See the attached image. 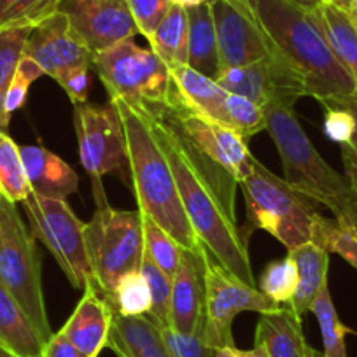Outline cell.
<instances>
[{
  "instance_id": "cell-1",
  "label": "cell",
  "mask_w": 357,
  "mask_h": 357,
  "mask_svg": "<svg viewBox=\"0 0 357 357\" xmlns=\"http://www.w3.org/2000/svg\"><path fill=\"white\" fill-rule=\"evenodd\" d=\"M273 51L305 79L319 102L357 93V84L333 53L314 11L289 0H243Z\"/></svg>"
},
{
  "instance_id": "cell-2",
  "label": "cell",
  "mask_w": 357,
  "mask_h": 357,
  "mask_svg": "<svg viewBox=\"0 0 357 357\" xmlns=\"http://www.w3.org/2000/svg\"><path fill=\"white\" fill-rule=\"evenodd\" d=\"M112 104L118 107L125 126L128 170L139 205L137 208L174 236L184 250L200 257L207 247L200 242L188 219L174 172L146 116L123 102Z\"/></svg>"
},
{
  "instance_id": "cell-3",
  "label": "cell",
  "mask_w": 357,
  "mask_h": 357,
  "mask_svg": "<svg viewBox=\"0 0 357 357\" xmlns=\"http://www.w3.org/2000/svg\"><path fill=\"white\" fill-rule=\"evenodd\" d=\"M146 119L170 163L184 211L200 242L231 275L256 287L247 243L243 242L236 222L226 215L211 188L202 181L200 175L184 156L175 137L156 119L149 116H146Z\"/></svg>"
},
{
  "instance_id": "cell-4",
  "label": "cell",
  "mask_w": 357,
  "mask_h": 357,
  "mask_svg": "<svg viewBox=\"0 0 357 357\" xmlns=\"http://www.w3.org/2000/svg\"><path fill=\"white\" fill-rule=\"evenodd\" d=\"M266 130L275 142L284 181L315 204L324 205L342 225L357 228V193L347 175L338 174L310 142L293 109L263 107Z\"/></svg>"
},
{
  "instance_id": "cell-5",
  "label": "cell",
  "mask_w": 357,
  "mask_h": 357,
  "mask_svg": "<svg viewBox=\"0 0 357 357\" xmlns=\"http://www.w3.org/2000/svg\"><path fill=\"white\" fill-rule=\"evenodd\" d=\"M240 186L247 205V226L240 229L243 242H249L254 229L270 233L287 250L312 242L314 222L319 215L314 200L277 177L256 158Z\"/></svg>"
},
{
  "instance_id": "cell-6",
  "label": "cell",
  "mask_w": 357,
  "mask_h": 357,
  "mask_svg": "<svg viewBox=\"0 0 357 357\" xmlns=\"http://www.w3.org/2000/svg\"><path fill=\"white\" fill-rule=\"evenodd\" d=\"M97 212L84 225V242L93 282L105 300H111L119 280L130 272L140 270L144 243V214L137 211H118L111 207L104 188H95Z\"/></svg>"
},
{
  "instance_id": "cell-7",
  "label": "cell",
  "mask_w": 357,
  "mask_h": 357,
  "mask_svg": "<svg viewBox=\"0 0 357 357\" xmlns=\"http://www.w3.org/2000/svg\"><path fill=\"white\" fill-rule=\"evenodd\" d=\"M0 284L18 301L44 342L53 336L40 284L36 238L25 228L16 204L0 195Z\"/></svg>"
},
{
  "instance_id": "cell-8",
  "label": "cell",
  "mask_w": 357,
  "mask_h": 357,
  "mask_svg": "<svg viewBox=\"0 0 357 357\" xmlns=\"http://www.w3.org/2000/svg\"><path fill=\"white\" fill-rule=\"evenodd\" d=\"M93 67L111 102H123L135 111L165 104L170 93V68L153 50L126 39L95 54Z\"/></svg>"
},
{
  "instance_id": "cell-9",
  "label": "cell",
  "mask_w": 357,
  "mask_h": 357,
  "mask_svg": "<svg viewBox=\"0 0 357 357\" xmlns=\"http://www.w3.org/2000/svg\"><path fill=\"white\" fill-rule=\"evenodd\" d=\"M23 207L33 238L50 249L72 286L84 289L86 284L93 282L86 252L84 222L79 221L67 200L30 193Z\"/></svg>"
},
{
  "instance_id": "cell-10",
  "label": "cell",
  "mask_w": 357,
  "mask_h": 357,
  "mask_svg": "<svg viewBox=\"0 0 357 357\" xmlns=\"http://www.w3.org/2000/svg\"><path fill=\"white\" fill-rule=\"evenodd\" d=\"M205 286V342L212 349L235 347L231 326L240 312L268 314L282 308L257 287L236 279L207 249L200 256Z\"/></svg>"
},
{
  "instance_id": "cell-11",
  "label": "cell",
  "mask_w": 357,
  "mask_h": 357,
  "mask_svg": "<svg viewBox=\"0 0 357 357\" xmlns=\"http://www.w3.org/2000/svg\"><path fill=\"white\" fill-rule=\"evenodd\" d=\"M77 132L79 160L93 188L102 186V177L107 174L121 175L128 168L126 137L121 116L114 104H79L74 111Z\"/></svg>"
},
{
  "instance_id": "cell-12",
  "label": "cell",
  "mask_w": 357,
  "mask_h": 357,
  "mask_svg": "<svg viewBox=\"0 0 357 357\" xmlns=\"http://www.w3.org/2000/svg\"><path fill=\"white\" fill-rule=\"evenodd\" d=\"M215 81L226 91L249 98L261 109L268 105L293 109L300 98L310 97L303 75L277 53L256 63L228 68Z\"/></svg>"
},
{
  "instance_id": "cell-13",
  "label": "cell",
  "mask_w": 357,
  "mask_h": 357,
  "mask_svg": "<svg viewBox=\"0 0 357 357\" xmlns=\"http://www.w3.org/2000/svg\"><path fill=\"white\" fill-rule=\"evenodd\" d=\"M208 4L214 16L221 72L275 54L243 0H208Z\"/></svg>"
},
{
  "instance_id": "cell-14",
  "label": "cell",
  "mask_w": 357,
  "mask_h": 357,
  "mask_svg": "<svg viewBox=\"0 0 357 357\" xmlns=\"http://www.w3.org/2000/svg\"><path fill=\"white\" fill-rule=\"evenodd\" d=\"M60 13L95 54L139 33L128 0H63Z\"/></svg>"
},
{
  "instance_id": "cell-15",
  "label": "cell",
  "mask_w": 357,
  "mask_h": 357,
  "mask_svg": "<svg viewBox=\"0 0 357 357\" xmlns=\"http://www.w3.org/2000/svg\"><path fill=\"white\" fill-rule=\"evenodd\" d=\"M23 56L36 61L54 81L72 68H91L95 61L93 51L79 39L60 11L30 30Z\"/></svg>"
},
{
  "instance_id": "cell-16",
  "label": "cell",
  "mask_w": 357,
  "mask_h": 357,
  "mask_svg": "<svg viewBox=\"0 0 357 357\" xmlns=\"http://www.w3.org/2000/svg\"><path fill=\"white\" fill-rule=\"evenodd\" d=\"M82 291L84 294L60 333L84 356L98 357L107 347L112 308L95 282L86 284Z\"/></svg>"
},
{
  "instance_id": "cell-17",
  "label": "cell",
  "mask_w": 357,
  "mask_h": 357,
  "mask_svg": "<svg viewBox=\"0 0 357 357\" xmlns=\"http://www.w3.org/2000/svg\"><path fill=\"white\" fill-rule=\"evenodd\" d=\"M205 321V286L202 259L183 250L181 264L172 277L170 328L183 335H193Z\"/></svg>"
},
{
  "instance_id": "cell-18",
  "label": "cell",
  "mask_w": 357,
  "mask_h": 357,
  "mask_svg": "<svg viewBox=\"0 0 357 357\" xmlns=\"http://www.w3.org/2000/svg\"><path fill=\"white\" fill-rule=\"evenodd\" d=\"M254 345L263 347L268 357H319L305 338L301 317L291 307L259 314Z\"/></svg>"
},
{
  "instance_id": "cell-19",
  "label": "cell",
  "mask_w": 357,
  "mask_h": 357,
  "mask_svg": "<svg viewBox=\"0 0 357 357\" xmlns=\"http://www.w3.org/2000/svg\"><path fill=\"white\" fill-rule=\"evenodd\" d=\"M20 153L32 193L67 200L77 191V174L60 156L43 146H20Z\"/></svg>"
},
{
  "instance_id": "cell-20",
  "label": "cell",
  "mask_w": 357,
  "mask_h": 357,
  "mask_svg": "<svg viewBox=\"0 0 357 357\" xmlns=\"http://www.w3.org/2000/svg\"><path fill=\"white\" fill-rule=\"evenodd\" d=\"M107 347L118 357H174L160 326L147 315H126L112 312Z\"/></svg>"
},
{
  "instance_id": "cell-21",
  "label": "cell",
  "mask_w": 357,
  "mask_h": 357,
  "mask_svg": "<svg viewBox=\"0 0 357 357\" xmlns=\"http://www.w3.org/2000/svg\"><path fill=\"white\" fill-rule=\"evenodd\" d=\"M170 75V93L165 104L184 105L191 111L219 121L228 91L215 79L207 77L188 65L172 67Z\"/></svg>"
},
{
  "instance_id": "cell-22",
  "label": "cell",
  "mask_w": 357,
  "mask_h": 357,
  "mask_svg": "<svg viewBox=\"0 0 357 357\" xmlns=\"http://www.w3.org/2000/svg\"><path fill=\"white\" fill-rule=\"evenodd\" d=\"M287 254L294 259L298 270V287L289 307L301 317L312 310L314 301L328 286L329 252L315 242H307Z\"/></svg>"
},
{
  "instance_id": "cell-23",
  "label": "cell",
  "mask_w": 357,
  "mask_h": 357,
  "mask_svg": "<svg viewBox=\"0 0 357 357\" xmlns=\"http://www.w3.org/2000/svg\"><path fill=\"white\" fill-rule=\"evenodd\" d=\"M190 36H188V67L202 72L207 77L218 79L219 68L218 36H215L214 16L208 0L197 8L186 9Z\"/></svg>"
},
{
  "instance_id": "cell-24",
  "label": "cell",
  "mask_w": 357,
  "mask_h": 357,
  "mask_svg": "<svg viewBox=\"0 0 357 357\" xmlns=\"http://www.w3.org/2000/svg\"><path fill=\"white\" fill-rule=\"evenodd\" d=\"M0 343L20 357H43L46 342L18 301L0 284Z\"/></svg>"
},
{
  "instance_id": "cell-25",
  "label": "cell",
  "mask_w": 357,
  "mask_h": 357,
  "mask_svg": "<svg viewBox=\"0 0 357 357\" xmlns=\"http://www.w3.org/2000/svg\"><path fill=\"white\" fill-rule=\"evenodd\" d=\"M314 13L335 56L357 84V25L352 13L329 2H322Z\"/></svg>"
},
{
  "instance_id": "cell-26",
  "label": "cell",
  "mask_w": 357,
  "mask_h": 357,
  "mask_svg": "<svg viewBox=\"0 0 357 357\" xmlns=\"http://www.w3.org/2000/svg\"><path fill=\"white\" fill-rule=\"evenodd\" d=\"M188 11L172 4L170 11L149 39L151 50L167 63L168 68L188 65Z\"/></svg>"
},
{
  "instance_id": "cell-27",
  "label": "cell",
  "mask_w": 357,
  "mask_h": 357,
  "mask_svg": "<svg viewBox=\"0 0 357 357\" xmlns=\"http://www.w3.org/2000/svg\"><path fill=\"white\" fill-rule=\"evenodd\" d=\"M30 193L32 188L26 177L20 146L8 132H0V195L11 204H23Z\"/></svg>"
},
{
  "instance_id": "cell-28",
  "label": "cell",
  "mask_w": 357,
  "mask_h": 357,
  "mask_svg": "<svg viewBox=\"0 0 357 357\" xmlns=\"http://www.w3.org/2000/svg\"><path fill=\"white\" fill-rule=\"evenodd\" d=\"M32 29L0 30V132H8L11 116L6 112V97L15 72L23 58L26 39Z\"/></svg>"
},
{
  "instance_id": "cell-29",
  "label": "cell",
  "mask_w": 357,
  "mask_h": 357,
  "mask_svg": "<svg viewBox=\"0 0 357 357\" xmlns=\"http://www.w3.org/2000/svg\"><path fill=\"white\" fill-rule=\"evenodd\" d=\"M63 0H0V30L33 29L60 11Z\"/></svg>"
},
{
  "instance_id": "cell-30",
  "label": "cell",
  "mask_w": 357,
  "mask_h": 357,
  "mask_svg": "<svg viewBox=\"0 0 357 357\" xmlns=\"http://www.w3.org/2000/svg\"><path fill=\"white\" fill-rule=\"evenodd\" d=\"M218 123L236 132L243 139H250V137L266 130V118H264L263 109L250 102L249 98L229 93V91L226 95L221 118Z\"/></svg>"
},
{
  "instance_id": "cell-31",
  "label": "cell",
  "mask_w": 357,
  "mask_h": 357,
  "mask_svg": "<svg viewBox=\"0 0 357 357\" xmlns=\"http://www.w3.org/2000/svg\"><path fill=\"white\" fill-rule=\"evenodd\" d=\"M312 242L321 245L328 252L342 256L357 270V228H350L336 219H326L319 214L314 222Z\"/></svg>"
},
{
  "instance_id": "cell-32",
  "label": "cell",
  "mask_w": 357,
  "mask_h": 357,
  "mask_svg": "<svg viewBox=\"0 0 357 357\" xmlns=\"http://www.w3.org/2000/svg\"><path fill=\"white\" fill-rule=\"evenodd\" d=\"M310 312L317 317L319 328H321L322 342H324V357H347L345 335L349 333V329L343 326L338 314H336L328 286L321 291L317 300L312 305Z\"/></svg>"
},
{
  "instance_id": "cell-33",
  "label": "cell",
  "mask_w": 357,
  "mask_h": 357,
  "mask_svg": "<svg viewBox=\"0 0 357 357\" xmlns=\"http://www.w3.org/2000/svg\"><path fill=\"white\" fill-rule=\"evenodd\" d=\"M298 287V270L293 257L268 263L259 277V291L280 307H289Z\"/></svg>"
},
{
  "instance_id": "cell-34",
  "label": "cell",
  "mask_w": 357,
  "mask_h": 357,
  "mask_svg": "<svg viewBox=\"0 0 357 357\" xmlns=\"http://www.w3.org/2000/svg\"><path fill=\"white\" fill-rule=\"evenodd\" d=\"M144 243H146V256L172 279L181 264L183 247L147 215H144Z\"/></svg>"
},
{
  "instance_id": "cell-35",
  "label": "cell",
  "mask_w": 357,
  "mask_h": 357,
  "mask_svg": "<svg viewBox=\"0 0 357 357\" xmlns=\"http://www.w3.org/2000/svg\"><path fill=\"white\" fill-rule=\"evenodd\" d=\"M112 312L135 317V315H147L151 312V291L147 286L146 277L140 270L130 272L119 280L114 294L109 300Z\"/></svg>"
},
{
  "instance_id": "cell-36",
  "label": "cell",
  "mask_w": 357,
  "mask_h": 357,
  "mask_svg": "<svg viewBox=\"0 0 357 357\" xmlns=\"http://www.w3.org/2000/svg\"><path fill=\"white\" fill-rule=\"evenodd\" d=\"M140 272L146 277L151 291V312L147 314V317L153 319L161 329L170 328L172 279L147 256H144Z\"/></svg>"
},
{
  "instance_id": "cell-37",
  "label": "cell",
  "mask_w": 357,
  "mask_h": 357,
  "mask_svg": "<svg viewBox=\"0 0 357 357\" xmlns=\"http://www.w3.org/2000/svg\"><path fill=\"white\" fill-rule=\"evenodd\" d=\"M40 75H44L43 68H40L33 60L23 56L18 68H16L11 86H9L8 97H6V112H8L9 116L25 105L30 86H32V82L37 81Z\"/></svg>"
},
{
  "instance_id": "cell-38",
  "label": "cell",
  "mask_w": 357,
  "mask_h": 357,
  "mask_svg": "<svg viewBox=\"0 0 357 357\" xmlns=\"http://www.w3.org/2000/svg\"><path fill=\"white\" fill-rule=\"evenodd\" d=\"M128 6L137 30L149 40L170 11L172 2L170 0H128Z\"/></svg>"
},
{
  "instance_id": "cell-39",
  "label": "cell",
  "mask_w": 357,
  "mask_h": 357,
  "mask_svg": "<svg viewBox=\"0 0 357 357\" xmlns=\"http://www.w3.org/2000/svg\"><path fill=\"white\" fill-rule=\"evenodd\" d=\"M161 331L174 357H214L215 349L205 342L204 326L193 335H183L172 328H163Z\"/></svg>"
},
{
  "instance_id": "cell-40",
  "label": "cell",
  "mask_w": 357,
  "mask_h": 357,
  "mask_svg": "<svg viewBox=\"0 0 357 357\" xmlns=\"http://www.w3.org/2000/svg\"><path fill=\"white\" fill-rule=\"evenodd\" d=\"M324 133L342 146H349L356 132V119L349 111L336 105H324Z\"/></svg>"
},
{
  "instance_id": "cell-41",
  "label": "cell",
  "mask_w": 357,
  "mask_h": 357,
  "mask_svg": "<svg viewBox=\"0 0 357 357\" xmlns=\"http://www.w3.org/2000/svg\"><path fill=\"white\" fill-rule=\"evenodd\" d=\"M56 82L65 89V93L68 95V98H70L74 105L88 102L89 84H91V81H89V68H72V70L61 74L56 79Z\"/></svg>"
},
{
  "instance_id": "cell-42",
  "label": "cell",
  "mask_w": 357,
  "mask_h": 357,
  "mask_svg": "<svg viewBox=\"0 0 357 357\" xmlns=\"http://www.w3.org/2000/svg\"><path fill=\"white\" fill-rule=\"evenodd\" d=\"M43 357H88L77 349V347L72 345L67 340V336L61 335L60 331L53 333L50 340L44 345Z\"/></svg>"
},
{
  "instance_id": "cell-43",
  "label": "cell",
  "mask_w": 357,
  "mask_h": 357,
  "mask_svg": "<svg viewBox=\"0 0 357 357\" xmlns=\"http://www.w3.org/2000/svg\"><path fill=\"white\" fill-rule=\"evenodd\" d=\"M322 105H336V107H342L345 111H349L350 114L354 116L356 119V132H354L352 140H350L349 146H345L347 149L352 151L354 154L357 156V93L349 95V97H333V98H326V100H321Z\"/></svg>"
},
{
  "instance_id": "cell-44",
  "label": "cell",
  "mask_w": 357,
  "mask_h": 357,
  "mask_svg": "<svg viewBox=\"0 0 357 357\" xmlns=\"http://www.w3.org/2000/svg\"><path fill=\"white\" fill-rule=\"evenodd\" d=\"M343 153V163H345L347 170V178H349L350 186L354 188V191L357 193V156L350 149H347L345 146H342Z\"/></svg>"
},
{
  "instance_id": "cell-45",
  "label": "cell",
  "mask_w": 357,
  "mask_h": 357,
  "mask_svg": "<svg viewBox=\"0 0 357 357\" xmlns=\"http://www.w3.org/2000/svg\"><path fill=\"white\" fill-rule=\"evenodd\" d=\"M235 356L236 357H268V354L261 345H254L250 350H240L235 347Z\"/></svg>"
},
{
  "instance_id": "cell-46",
  "label": "cell",
  "mask_w": 357,
  "mask_h": 357,
  "mask_svg": "<svg viewBox=\"0 0 357 357\" xmlns=\"http://www.w3.org/2000/svg\"><path fill=\"white\" fill-rule=\"evenodd\" d=\"M289 2H293V4L307 9V11H314V9H317L319 6L322 4V0H289Z\"/></svg>"
},
{
  "instance_id": "cell-47",
  "label": "cell",
  "mask_w": 357,
  "mask_h": 357,
  "mask_svg": "<svg viewBox=\"0 0 357 357\" xmlns=\"http://www.w3.org/2000/svg\"><path fill=\"white\" fill-rule=\"evenodd\" d=\"M172 4L175 6H181L184 9H191V8H197V6L205 4L207 0H170Z\"/></svg>"
},
{
  "instance_id": "cell-48",
  "label": "cell",
  "mask_w": 357,
  "mask_h": 357,
  "mask_svg": "<svg viewBox=\"0 0 357 357\" xmlns=\"http://www.w3.org/2000/svg\"><path fill=\"white\" fill-rule=\"evenodd\" d=\"M322 2H329V4H335L338 8L345 9V11H352L354 0H322Z\"/></svg>"
},
{
  "instance_id": "cell-49",
  "label": "cell",
  "mask_w": 357,
  "mask_h": 357,
  "mask_svg": "<svg viewBox=\"0 0 357 357\" xmlns=\"http://www.w3.org/2000/svg\"><path fill=\"white\" fill-rule=\"evenodd\" d=\"M214 357H236L235 347H225V349H218L215 350Z\"/></svg>"
},
{
  "instance_id": "cell-50",
  "label": "cell",
  "mask_w": 357,
  "mask_h": 357,
  "mask_svg": "<svg viewBox=\"0 0 357 357\" xmlns=\"http://www.w3.org/2000/svg\"><path fill=\"white\" fill-rule=\"evenodd\" d=\"M0 357H20V356H16L15 352H11V350L6 349V347L0 343Z\"/></svg>"
},
{
  "instance_id": "cell-51",
  "label": "cell",
  "mask_w": 357,
  "mask_h": 357,
  "mask_svg": "<svg viewBox=\"0 0 357 357\" xmlns=\"http://www.w3.org/2000/svg\"><path fill=\"white\" fill-rule=\"evenodd\" d=\"M352 13H357V0H354V6H352Z\"/></svg>"
},
{
  "instance_id": "cell-52",
  "label": "cell",
  "mask_w": 357,
  "mask_h": 357,
  "mask_svg": "<svg viewBox=\"0 0 357 357\" xmlns=\"http://www.w3.org/2000/svg\"><path fill=\"white\" fill-rule=\"evenodd\" d=\"M352 13V11H350ZM352 18H354V22H356V25H357V13H352Z\"/></svg>"
}]
</instances>
